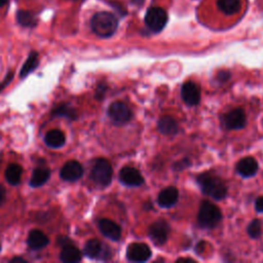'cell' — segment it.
Listing matches in <instances>:
<instances>
[{
  "label": "cell",
  "mask_w": 263,
  "mask_h": 263,
  "mask_svg": "<svg viewBox=\"0 0 263 263\" xmlns=\"http://www.w3.org/2000/svg\"><path fill=\"white\" fill-rule=\"evenodd\" d=\"M196 181L203 194L214 199H223L227 194V187L224 182L212 173L200 174Z\"/></svg>",
  "instance_id": "cell-1"
},
{
  "label": "cell",
  "mask_w": 263,
  "mask_h": 263,
  "mask_svg": "<svg viewBox=\"0 0 263 263\" xmlns=\"http://www.w3.org/2000/svg\"><path fill=\"white\" fill-rule=\"evenodd\" d=\"M117 18L111 12L101 11L93 14L90 21L92 32L103 38L112 36L117 29Z\"/></svg>",
  "instance_id": "cell-2"
},
{
  "label": "cell",
  "mask_w": 263,
  "mask_h": 263,
  "mask_svg": "<svg viewBox=\"0 0 263 263\" xmlns=\"http://www.w3.org/2000/svg\"><path fill=\"white\" fill-rule=\"evenodd\" d=\"M222 219L220 209L209 200L201 201L198 210L197 221L200 227L212 229L216 227Z\"/></svg>",
  "instance_id": "cell-3"
},
{
  "label": "cell",
  "mask_w": 263,
  "mask_h": 263,
  "mask_svg": "<svg viewBox=\"0 0 263 263\" xmlns=\"http://www.w3.org/2000/svg\"><path fill=\"white\" fill-rule=\"evenodd\" d=\"M113 170L110 162L104 158H99L95 161L90 177L91 180L99 186L106 187L111 183Z\"/></svg>",
  "instance_id": "cell-4"
},
{
  "label": "cell",
  "mask_w": 263,
  "mask_h": 263,
  "mask_svg": "<svg viewBox=\"0 0 263 263\" xmlns=\"http://www.w3.org/2000/svg\"><path fill=\"white\" fill-rule=\"evenodd\" d=\"M167 14L161 7H150L145 15V24L150 31L160 32L166 25Z\"/></svg>",
  "instance_id": "cell-5"
},
{
  "label": "cell",
  "mask_w": 263,
  "mask_h": 263,
  "mask_svg": "<svg viewBox=\"0 0 263 263\" xmlns=\"http://www.w3.org/2000/svg\"><path fill=\"white\" fill-rule=\"evenodd\" d=\"M108 116L114 124L122 125L128 122L133 116L132 110L123 102H113L108 108Z\"/></svg>",
  "instance_id": "cell-6"
},
{
  "label": "cell",
  "mask_w": 263,
  "mask_h": 263,
  "mask_svg": "<svg viewBox=\"0 0 263 263\" xmlns=\"http://www.w3.org/2000/svg\"><path fill=\"white\" fill-rule=\"evenodd\" d=\"M83 254L90 259L101 260H106L111 255L108 247L97 238H92L86 241L83 249Z\"/></svg>",
  "instance_id": "cell-7"
},
{
  "label": "cell",
  "mask_w": 263,
  "mask_h": 263,
  "mask_svg": "<svg viewBox=\"0 0 263 263\" xmlns=\"http://www.w3.org/2000/svg\"><path fill=\"white\" fill-rule=\"evenodd\" d=\"M222 123L227 129H240L246 124V114L241 108L233 109L222 116Z\"/></svg>",
  "instance_id": "cell-8"
},
{
  "label": "cell",
  "mask_w": 263,
  "mask_h": 263,
  "mask_svg": "<svg viewBox=\"0 0 263 263\" xmlns=\"http://www.w3.org/2000/svg\"><path fill=\"white\" fill-rule=\"evenodd\" d=\"M151 257L150 248L143 242H133L127 247L126 258L130 262H145Z\"/></svg>",
  "instance_id": "cell-9"
},
{
  "label": "cell",
  "mask_w": 263,
  "mask_h": 263,
  "mask_svg": "<svg viewBox=\"0 0 263 263\" xmlns=\"http://www.w3.org/2000/svg\"><path fill=\"white\" fill-rule=\"evenodd\" d=\"M170 233V225L163 219L155 221L149 227V236L156 245H163Z\"/></svg>",
  "instance_id": "cell-10"
},
{
  "label": "cell",
  "mask_w": 263,
  "mask_h": 263,
  "mask_svg": "<svg viewBox=\"0 0 263 263\" xmlns=\"http://www.w3.org/2000/svg\"><path fill=\"white\" fill-rule=\"evenodd\" d=\"M119 180L123 185L129 187H138L144 183V178L141 173L132 166H124L120 170Z\"/></svg>",
  "instance_id": "cell-11"
},
{
  "label": "cell",
  "mask_w": 263,
  "mask_h": 263,
  "mask_svg": "<svg viewBox=\"0 0 263 263\" xmlns=\"http://www.w3.org/2000/svg\"><path fill=\"white\" fill-rule=\"evenodd\" d=\"M181 97L188 106H195L200 101V89L193 81H187L182 85Z\"/></svg>",
  "instance_id": "cell-12"
},
{
  "label": "cell",
  "mask_w": 263,
  "mask_h": 263,
  "mask_svg": "<svg viewBox=\"0 0 263 263\" xmlns=\"http://www.w3.org/2000/svg\"><path fill=\"white\" fill-rule=\"evenodd\" d=\"M83 175V168L81 164L76 160L67 161L61 168L60 176L64 181L75 182L79 180Z\"/></svg>",
  "instance_id": "cell-13"
},
{
  "label": "cell",
  "mask_w": 263,
  "mask_h": 263,
  "mask_svg": "<svg viewBox=\"0 0 263 263\" xmlns=\"http://www.w3.org/2000/svg\"><path fill=\"white\" fill-rule=\"evenodd\" d=\"M102 234L112 240H119L121 237V229L114 221L110 219H100L98 223Z\"/></svg>",
  "instance_id": "cell-14"
},
{
  "label": "cell",
  "mask_w": 263,
  "mask_h": 263,
  "mask_svg": "<svg viewBox=\"0 0 263 263\" xmlns=\"http://www.w3.org/2000/svg\"><path fill=\"white\" fill-rule=\"evenodd\" d=\"M258 171V162L255 158L248 156L240 159L236 163V172L243 178H250L254 176Z\"/></svg>",
  "instance_id": "cell-15"
},
{
  "label": "cell",
  "mask_w": 263,
  "mask_h": 263,
  "mask_svg": "<svg viewBox=\"0 0 263 263\" xmlns=\"http://www.w3.org/2000/svg\"><path fill=\"white\" fill-rule=\"evenodd\" d=\"M179 197V191L176 187L170 186L162 189L157 197V202L162 208H170L173 206Z\"/></svg>",
  "instance_id": "cell-16"
},
{
  "label": "cell",
  "mask_w": 263,
  "mask_h": 263,
  "mask_svg": "<svg viewBox=\"0 0 263 263\" xmlns=\"http://www.w3.org/2000/svg\"><path fill=\"white\" fill-rule=\"evenodd\" d=\"M49 242L48 237L41 230H32L27 238V243L32 250H41Z\"/></svg>",
  "instance_id": "cell-17"
},
{
  "label": "cell",
  "mask_w": 263,
  "mask_h": 263,
  "mask_svg": "<svg viewBox=\"0 0 263 263\" xmlns=\"http://www.w3.org/2000/svg\"><path fill=\"white\" fill-rule=\"evenodd\" d=\"M81 252L78 248L72 243L66 245L63 247V250L60 254V258L65 263H76L81 260Z\"/></svg>",
  "instance_id": "cell-18"
},
{
  "label": "cell",
  "mask_w": 263,
  "mask_h": 263,
  "mask_svg": "<svg viewBox=\"0 0 263 263\" xmlns=\"http://www.w3.org/2000/svg\"><path fill=\"white\" fill-rule=\"evenodd\" d=\"M157 128L161 134L172 136V135L177 134L178 124H177V121L173 117H171L168 115H164L159 118L158 123H157Z\"/></svg>",
  "instance_id": "cell-19"
},
{
  "label": "cell",
  "mask_w": 263,
  "mask_h": 263,
  "mask_svg": "<svg viewBox=\"0 0 263 263\" xmlns=\"http://www.w3.org/2000/svg\"><path fill=\"white\" fill-rule=\"evenodd\" d=\"M44 142L50 148H60L65 144L66 138L63 132L59 129H51L45 135Z\"/></svg>",
  "instance_id": "cell-20"
},
{
  "label": "cell",
  "mask_w": 263,
  "mask_h": 263,
  "mask_svg": "<svg viewBox=\"0 0 263 263\" xmlns=\"http://www.w3.org/2000/svg\"><path fill=\"white\" fill-rule=\"evenodd\" d=\"M50 177V171L46 167H37L33 171L30 185L32 187H40L47 182Z\"/></svg>",
  "instance_id": "cell-21"
},
{
  "label": "cell",
  "mask_w": 263,
  "mask_h": 263,
  "mask_svg": "<svg viewBox=\"0 0 263 263\" xmlns=\"http://www.w3.org/2000/svg\"><path fill=\"white\" fill-rule=\"evenodd\" d=\"M22 174H23L22 166L16 163H11L7 166L5 171L6 181L11 185H17L21 182Z\"/></svg>",
  "instance_id": "cell-22"
},
{
  "label": "cell",
  "mask_w": 263,
  "mask_h": 263,
  "mask_svg": "<svg viewBox=\"0 0 263 263\" xmlns=\"http://www.w3.org/2000/svg\"><path fill=\"white\" fill-rule=\"evenodd\" d=\"M218 8L225 14H234L241 7L240 0H217Z\"/></svg>",
  "instance_id": "cell-23"
},
{
  "label": "cell",
  "mask_w": 263,
  "mask_h": 263,
  "mask_svg": "<svg viewBox=\"0 0 263 263\" xmlns=\"http://www.w3.org/2000/svg\"><path fill=\"white\" fill-rule=\"evenodd\" d=\"M37 65H38V53L36 51H32L29 54L27 61L25 62L23 68L21 70V73H20L21 77L22 78L26 77L30 72H32L37 67Z\"/></svg>",
  "instance_id": "cell-24"
},
{
  "label": "cell",
  "mask_w": 263,
  "mask_h": 263,
  "mask_svg": "<svg viewBox=\"0 0 263 263\" xmlns=\"http://www.w3.org/2000/svg\"><path fill=\"white\" fill-rule=\"evenodd\" d=\"M16 20L18 24L24 27H35L37 24V20L35 18V16L31 12L25 10H20L16 13Z\"/></svg>",
  "instance_id": "cell-25"
},
{
  "label": "cell",
  "mask_w": 263,
  "mask_h": 263,
  "mask_svg": "<svg viewBox=\"0 0 263 263\" xmlns=\"http://www.w3.org/2000/svg\"><path fill=\"white\" fill-rule=\"evenodd\" d=\"M52 115L54 116H64L70 119H74L76 118V112L73 108H71L70 106L63 104L58 106L53 111H52Z\"/></svg>",
  "instance_id": "cell-26"
},
{
  "label": "cell",
  "mask_w": 263,
  "mask_h": 263,
  "mask_svg": "<svg viewBox=\"0 0 263 263\" xmlns=\"http://www.w3.org/2000/svg\"><path fill=\"white\" fill-rule=\"evenodd\" d=\"M248 234L252 238H258L261 235V222L258 219H254L248 226Z\"/></svg>",
  "instance_id": "cell-27"
},
{
  "label": "cell",
  "mask_w": 263,
  "mask_h": 263,
  "mask_svg": "<svg viewBox=\"0 0 263 263\" xmlns=\"http://www.w3.org/2000/svg\"><path fill=\"white\" fill-rule=\"evenodd\" d=\"M229 77H230V73H229L228 71H225V70H223V71H219V72H218V75H217L218 80H219V81H221V82H225V81H227V80L229 79Z\"/></svg>",
  "instance_id": "cell-28"
},
{
  "label": "cell",
  "mask_w": 263,
  "mask_h": 263,
  "mask_svg": "<svg viewBox=\"0 0 263 263\" xmlns=\"http://www.w3.org/2000/svg\"><path fill=\"white\" fill-rule=\"evenodd\" d=\"M106 89H107V87H106L105 84H101V85L98 86L97 93H96V97H97L98 100H101L104 97V93L106 92Z\"/></svg>",
  "instance_id": "cell-29"
},
{
  "label": "cell",
  "mask_w": 263,
  "mask_h": 263,
  "mask_svg": "<svg viewBox=\"0 0 263 263\" xmlns=\"http://www.w3.org/2000/svg\"><path fill=\"white\" fill-rule=\"evenodd\" d=\"M255 206H256L257 212H259V213H263V196H261V197L257 198L256 203H255Z\"/></svg>",
  "instance_id": "cell-30"
},
{
  "label": "cell",
  "mask_w": 263,
  "mask_h": 263,
  "mask_svg": "<svg viewBox=\"0 0 263 263\" xmlns=\"http://www.w3.org/2000/svg\"><path fill=\"white\" fill-rule=\"evenodd\" d=\"M5 196H6V192H5V189L2 185H0V205L4 202L5 200Z\"/></svg>",
  "instance_id": "cell-31"
},
{
  "label": "cell",
  "mask_w": 263,
  "mask_h": 263,
  "mask_svg": "<svg viewBox=\"0 0 263 263\" xmlns=\"http://www.w3.org/2000/svg\"><path fill=\"white\" fill-rule=\"evenodd\" d=\"M184 163H189L188 159H183L182 161L175 163V164H176V165H175V168H177V170H183V168L186 166V165H184Z\"/></svg>",
  "instance_id": "cell-32"
},
{
  "label": "cell",
  "mask_w": 263,
  "mask_h": 263,
  "mask_svg": "<svg viewBox=\"0 0 263 263\" xmlns=\"http://www.w3.org/2000/svg\"><path fill=\"white\" fill-rule=\"evenodd\" d=\"M11 79H12V73H10V74H9V77L7 76L6 79H5V81H3V82L0 84V91H1V89H2L7 83H9V81H10Z\"/></svg>",
  "instance_id": "cell-33"
},
{
  "label": "cell",
  "mask_w": 263,
  "mask_h": 263,
  "mask_svg": "<svg viewBox=\"0 0 263 263\" xmlns=\"http://www.w3.org/2000/svg\"><path fill=\"white\" fill-rule=\"evenodd\" d=\"M10 262H15V263H17V262L26 263V262H27V260H25V259H24V258H22V257H14V258H12V259L10 260Z\"/></svg>",
  "instance_id": "cell-34"
},
{
  "label": "cell",
  "mask_w": 263,
  "mask_h": 263,
  "mask_svg": "<svg viewBox=\"0 0 263 263\" xmlns=\"http://www.w3.org/2000/svg\"><path fill=\"white\" fill-rule=\"evenodd\" d=\"M177 261H183V262H187V261H189V262H195L194 260H192V259H187V258H181V259H178Z\"/></svg>",
  "instance_id": "cell-35"
},
{
  "label": "cell",
  "mask_w": 263,
  "mask_h": 263,
  "mask_svg": "<svg viewBox=\"0 0 263 263\" xmlns=\"http://www.w3.org/2000/svg\"><path fill=\"white\" fill-rule=\"evenodd\" d=\"M7 1H8V0H0V7L3 6V5H5V4L7 3Z\"/></svg>",
  "instance_id": "cell-36"
},
{
  "label": "cell",
  "mask_w": 263,
  "mask_h": 263,
  "mask_svg": "<svg viewBox=\"0 0 263 263\" xmlns=\"http://www.w3.org/2000/svg\"><path fill=\"white\" fill-rule=\"evenodd\" d=\"M0 249H1V247H0Z\"/></svg>",
  "instance_id": "cell-37"
}]
</instances>
